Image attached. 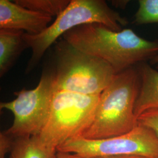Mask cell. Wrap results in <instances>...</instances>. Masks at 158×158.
<instances>
[{
    "label": "cell",
    "mask_w": 158,
    "mask_h": 158,
    "mask_svg": "<svg viewBox=\"0 0 158 158\" xmlns=\"http://www.w3.org/2000/svg\"><path fill=\"white\" fill-rule=\"evenodd\" d=\"M53 152L40 142L36 136L14 139L9 158H55Z\"/></svg>",
    "instance_id": "11"
},
{
    "label": "cell",
    "mask_w": 158,
    "mask_h": 158,
    "mask_svg": "<svg viewBox=\"0 0 158 158\" xmlns=\"http://www.w3.org/2000/svg\"><path fill=\"white\" fill-rule=\"evenodd\" d=\"M89 23H100L119 31L122 26L128 23V21L111 9L104 1L72 0L55 21L42 33L23 35L26 45L32 51L28 70H31L39 62L46 51L59 37L76 27Z\"/></svg>",
    "instance_id": "3"
},
{
    "label": "cell",
    "mask_w": 158,
    "mask_h": 158,
    "mask_svg": "<svg viewBox=\"0 0 158 158\" xmlns=\"http://www.w3.org/2000/svg\"><path fill=\"white\" fill-rule=\"evenodd\" d=\"M63 36L69 45L108 63L116 74L158 55V40L142 38L131 29L115 31L102 24L89 23Z\"/></svg>",
    "instance_id": "1"
},
{
    "label": "cell",
    "mask_w": 158,
    "mask_h": 158,
    "mask_svg": "<svg viewBox=\"0 0 158 158\" xmlns=\"http://www.w3.org/2000/svg\"><path fill=\"white\" fill-rule=\"evenodd\" d=\"M56 90L100 96L115 76L113 68L98 57L64 44L57 49Z\"/></svg>",
    "instance_id": "5"
},
{
    "label": "cell",
    "mask_w": 158,
    "mask_h": 158,
    "mask_svg": "<svg viewBox=\"0 0 158 158\" xmlns=\"http://www.w3.org/2000/svg\"><path fill=\"white\" fill-rule=\"evenodd\" d=\"M138 124L151 130L158 138V110H149L141 114L138 118Z\"/></svg>",
    "instance_id": "14"
},
{
    "label": "cell",
    "mask_w": 158,
    "mask_h": 158,
    "mask_svg": "<svg viewBox=\"0 0 158 158\" xmlns=\"http://www.w3.org/2000/svg\"><path fill=\"white\" fill-rule=\"evenodd\" d=\"M52 17L34 11L9 0H0V29L22 31L29 35L42 33Z\"/></svg>",
    "instance_id": "8"
},
{
    "label": "cell",
    "mask_w": 158,
    "mask_h": 158,
    "mask_svg": "<svg viewBox=\"0 0 158 158\" xmlns=\"http://www.w3.org/2000/svg\"><path fill=\"white\" fill-rule=\"evenodd\" d=\"M140 77V87L136 100L135 114L138 118L149 110H158V71L146 62L137 68Z\"/></svg>",
    "instance_id": "9"
},
{
    "label": "cell",
    "mask_w": 158,
    "mask_h": 158,
    "mask_svg": "<svg viewBox=\"0 0 158 158\" xmlns=\"http://www.w3.org/2000/svg\"><path fill=\"white\" fill-rule=\"evenodd\" d=\"M57 151L74 153L85 158L125 155L158 158V138L151 130L138 124L128 133L106 139L73 138L58 147Z\"/></svg>",
    "instance_id": "7"
},
{
    "label": "cell",
    "mask_w": 158,
    "mask_h": 158,
    "mask_svg": "<svg viewBox=\"0 0 158 158\" xmlns=\"http://www.w3.org/2000/svg\"><path fill=\"white\" fill-rule=\"evenodd\" d=\"M134 23L138 25L158 23V0H139Z\"/></svg>",
    "instance_id": "13"
},
{
    "label": "cell",
    "mask_w": 158,
    "mask_h": 158,
    "mask_svg": "<svg viewBox=\"0 0 158 158\" xmlns=\"http://www.w3.org/2000/svg\"><path fill=\"white\" fill-rule=\"evenodd\" d=\"M22 31L0 29V76L11 69L17 57L27 48Z\"/></svg>",
    "instance_id": "10"
},
{
    "label": "cell",
    "mask_w": 158,
    "mask_h": 158,
    "mask_svg": "<svg viewBox=\"0 0 158 158\" xmlns=\"http://www.w3.org/2000/svg\"><path fill=\"white\" fill-rule=\"evenodd\" d=\"M17 4L52 17H57L69 6V0H15Z\"/></svg>",
    "instance_id": "12"
},
{
    "label": "cell",
    "mask_w": 158,
    "mask_h": 158,
    "mask_svg": "<svg viewBox=\"0 0 158 158\" xmlns=\"http://www.w3.org/2000/svg\"><path fill=\"white\" fill-rule=\"evenodd\" d=\"M89 158H148L142 156L136 155H125V156H94Z\"/></svg>",
    "instance_id": "17"
},
{
    "label": "cell",
    "mask_w": 158,
    "mask_h": 158,
    "mask_svg": "<svg viewBox=\"0 0 158 158\" xmlns=\"http://www.w3.org/2000/svg\"><path fill=\"white\" fill-rule=\"evenodd\" d=\"M55 91V71L46 72L34 89L15 92V99L1 102V109L10 111L14 116L5 133L13 139L39 135L48 118Z\"/></svg>",
    "instance_id": "6"
},
{
    "label": "cell",
    "mask_w": 158,
    "mask_h": 158,
    "mask_svg": "<svg viewBox=\"0 0 158 158\" xmlns=\"http://www.w3.org/2000/svg\"><path fill=\"white\" fill-rule=\"evenodd\" d=\"M139 87L137 69L132 67L116 74L100 94L93 121L81 137L103 139L134 130L138 125L135 106Z\"/></svg>",
    "instance_id": "2"
},
{
    "label": "cell",
    "mask_w": 158,
    "mask_h": 158,
    "mask_svg": "<svg viewBox=\"0 0 158 158\" xmlns=\"http://www.w3.org/2000/svg\"><path fill=\"white\" fill-rule=\"evenodd\" d=\"M100 96H87L56 90L45 126L35 136L46 147L57 152L58 147L81 136L94 118Z\"/></svg>",
    "instance_id": "4"
},
{
    "label": "cell",
    "mask_w": 158,
    "mask_h": 158,
    "mask_svg": "<svg viewBox=\"0 0 158 158\" xmlns=\"http://www.w3.org/2000/svg\"><path fill=\"white\" fill-rule=\"evenodd\" d=\"M14 139L4 131L0 134V158H6V155L11 150Z\"/></svg>",
    "instance_id": "15"
},
{
    "label": "cell",
    "mask_w": 158,
    "mask_h": 158,
    "mask_svg": "<svg viewBox=\"0 0 158 158\" xmlns=\"http://www.w3.org/2000/svg\"><path fill=\"white\" fill-rule=\"evenodd\" d=\"M55 158H85L74 153L57 151Z\"/></svg>",
    "instance_id": "16"
},
{
    "label": "cell",
    "mask_w": 158,
    "mask_h": 158,
    "mask_svg": "<svg viewBox=\"0 0 158 158\" xmlns=\"http://www.w3.org/2000/svg\"><path fill=\"white\" fill-rule=\"evenodd\" d=\"M150 62L151 63V64L155 66V68L158 69V55L156 56L153 57L152 59H151Z\"/></svg>",
    "instance_id": "18"
}]
</instances>
